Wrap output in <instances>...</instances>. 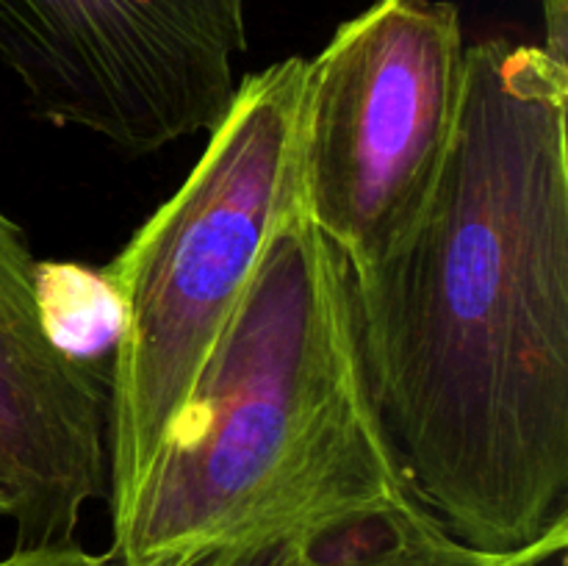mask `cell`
<instances>
[{
	"label": "cell",
	"mask_w": 568,
	"mask_h": 566,
	"mask_svg": "<svg viewBox=\"0 0 568 566\" xmlns=\"http://www.w3.org/2000/svg\"><path fill=\"white\" fill-rule=\"evenodd\" d=\"M568 64L466 44L458 131L414 231L349 270L361 355L416 497L466 547L568 522Z\"/></svg>",
	"instance_id": "obj_1"
},
{
	"label": "cell",
	"mask_w": 568,
	"mask_h": 566,
	"mask_svg": "<svg viewBox=\"0 0 568 566\" xmlns=\"http://www.w3.org/2000/svg\"><path fill=\"white\" fill-rule=\"evenodd\" d=\"M355 325L349 266L300 178L128 511L120 566H264L316 527L410 494Z\"/></svg>",
	"instance_id": "obj_2"
},
{
	"label": "cell",
	"mask_w": 568,
	"mask_h": 566,
	"mask_svg": "<svg viewBox=\"0 0 568 566\" xmlns=\"http://www.w3.org/2000/svg\"><path fill=\"white\" fill-rule=\"evenodd\" d=\"M308 59L239 78L178 192L100 270L120 303L109 383V508L122 516L236 311L297 189Z\"/></svg>",
	"instance_id": "obj_3"
},
{
	"label": "cell",
	"mask_w": 568,
	"mask_h": 566,
	"mask_svg": "<svg viewBox=\"0 0 568 566\" xmlns=\"http://www.w3.org/2000/svg\"><path fill=\"white\" fill-rule=\"evenodd\" d=\"M464 83V26L449 0H375L308 59L300 200L353 272L381 264L425 214Z\"/></svg>",
	"instance_id": "obj_4"
},
{
	"label": "cell",
	"mask_w": 568,
	"mask_h": 566,
	"mask_svg": "<svg viewBox=\"0 0 568 566\" xmlns=\"http://www.w3.org/2000/svg\"><path fill=\"white\" fill-rule=\"evenodd\" d=\"M247 53V0H0V61L33 114L131 155L209 133Z\"/></svg>",
	"instance_id": "obj_5"
},
{
	"label": "cell",
	"mask_w": 568,
	"mask_h": 566,
	"mask_svg": "<svg viewBox=\"0 0 568 566\" xmlns=\"http://www.w3.org/2000/svg\"><path fill=\"white\" fill-rule=\"evenodd\" d=\"M0 486L14 549L75 544L89 503H109V392L53 342L39 261L0 211Z\"/></svg>",
	"instance_id": "obj_6"
},
{
	"label": "cell",
	"mask_w": 568,
	"mask_h": 566,
	"mask_svg": "<svg viewBox=\"0 0 568 566\" xmlns=\"http://www.w3.org/2000/svg\"><path fill=\"white\" fill-rule=\"evenodd\" d=\"M39 297L50 336L72 358L87 361L103 347L114 350L120 303L100 272L39 261Z\"/></svg>",
	"instance_id": "obj_7"
},
{
	"label": "cell",
	"mask_w": 568,
	"mask_h": 566,
	"mask_svg": "<svg viewBox=\"0 0 568 566\" xmlns=\"http://www.w3.org/2000/svg\"><path fill=\"white\" fill-rule=\"evenodd\" d=\"M0 566H120L111 553H89V549L70 544V547L48 549H11Z\"/></svg>",
	"instance_id": "obj_8"
},
{
	"label": "cell",
	"mask_w": 568,
	"mask_h": 566,
	"mask_svg": "<svg viewBox=\"0 0 568 566\" xmlns=\"http://www.w3.org/2000/svg\"><path fill=\"white\" fill-rule=\"evenodd\" d=\"M514 566H568V522L516 553Z\"/></svg>",
	"instance_id": "obj_9"
},
{
	"label": "cell",
	"mask_w": 568,
	"mask_h": 566,
	"mask_svg": "<svg viewBox=\"0 0 568 566\" xmlns=\"http://www.w3.org/2000/svg\"><path fill=\"white\" fill-rule=\"evenodd\" d=\"M547 44H541L555 61L568 64V0H544Z\"/></svg>",
	"instance_id": "obj_10"
},
{
	"label": "cell",
	"mask_w": 568,
	"mask_h": 566,
	"mask_svg": "<svg viewBox=\"0 0 568 566\" xmlns=\"http://www.w3.org/2000/svg\"><path fill=\"white\" fill-rule=\"evenodd\" d=\"M6 511H9V503H6V492L0 486V516H6Z\"/></svg>",
	"instance_id": "obj_11"
}]
</instances>
